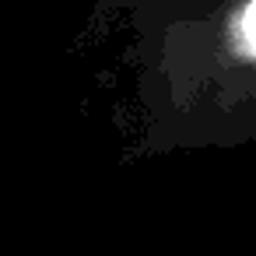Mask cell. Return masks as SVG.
<instances>
[{"label":"cell","mask_w":256,"mask_h":256,"mask_svg":"<svg viewBox=\"0 0 256 256\" xmlns=\"http://www.w3.org/2000/svg\"><path fill=\"white\" fill-rule=\"evenodd\" d=\"M252 14H256V8H252V0H246L242 4V11H238V53L249 60L252 56Z\"/></svg>","instance_id":"1"}]
</instances>
